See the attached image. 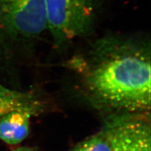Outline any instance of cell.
Listing matches in <instances>:
<instances>
[{
	"instance_id": "6da1fadb",
	"label": "cell",
	"mask_w": 151,
	"mask_h": 151,
	"mask_svg": "<svg viewBox=\"0 0 151 151\" xmlns=\"http://www.w3.org/2000/svg\"><path fill=\"white\" fill-rule=\"evenodd\" d=\"M84 96L108 115L150 110V49L145 41L120 35L97 40L69 64Z\"/></svg>"
},
{
	"instance_id": "7a4b0ae2",
	"label": "cell",
	"mask_w": 151,
	"mask_h": 151,
	"mask_svg": "<svg viewBox=\"0 0 151 151\" xmlns=\"http://www.w3.org/2000/svg\"><path fill=\"white\" fill-rule=\"evenodd\" d=\"M46 30L45 0H0V52L34 40Z\"/></svg>"
},
{
	"instance_id": "3957f363",
	"label": "cell",
	"mask_w": 151,
	"mask_h": 151,
	"mask_svg": "<svg viewBox=\"0 0 151 151\" xmlns=\"http://www.w3.org/2000/svg\"><path fill=\"white\" fill-rule=\"evenodd\" d=\"M45 4L47 30L61 47L91 31L101 0H45Z\"/></svg>"
},
{
	"instance_id": "277c9868",
	"label": "cell",
	"mask_w": 151,
	"mask_h": 151,
	"mask_svg": "<svg viewBox=\"0 0 151 151\" xmlns=\"http://www.w3.org/2000/svg\"><path fill=\"white\" fill-rule=\"evenodd\" d=\"M102 129L112 151H151L150 113L110 115Z\"/></svg>"
},
{
	"instance_id": "5b68a950",
	"label": "cell",
	"mask_w": 151,
	"mask_h": 151,
	"mask_svg": "<svg viewBox=\"0 0 151 151\" xmlns=\"http://www.w3.org/2000/svg\"><path fill=\"white\" fill-rule=\"evenodd\" d=\"M44 106L35 94L14 90L0 83V117L13 111H26L35 116L43 111Z\"/></svg>"
},
{
	"instance_id": "8992f818",
	"label": "cell",
	"mask_w": 151,
	"mask_h": 151,
	"mask_svg": "<svg viewBox=\"0 0 151 151\" xmlns=\"http://www.w3.org/2000/svg\"><path fill=\"white\" fill-rule=\"evenodd\" d=\"M35 116L26 111H13L0 117V139L17 145L25 139L30 132V119Z\"/></svg>"
},
{
	"instance_id": "52a82bcc",
	"label": "cell",
	"mask_w": 151,
	"mask_h": 151,
	"mask_svg": "<svg viewBox=\"0 0 151 151\" xmlns=\"http://www.w3.org/2000/svg\"><path fill=\"white\" fill-rule=\"evenodd\" d=\"M70 151H112L105 131L100 132L81 142Z\"/></svg>"
},
{
	"instance_id": "ba28073f",
	"label": "cell",
	"mask_w": 151,
	"mask_h": 151,
	"mask_svg": "<svg viewBox=\"0 0 151 151\" xmlns=\"http://www.w3.org/2000/svg\"><path fill=\"white\" fill-rule=\"evenodd\" d=\"M13 151H35V150L28 147H20L14 149Z\"/></svg>"
}]
</instances>
